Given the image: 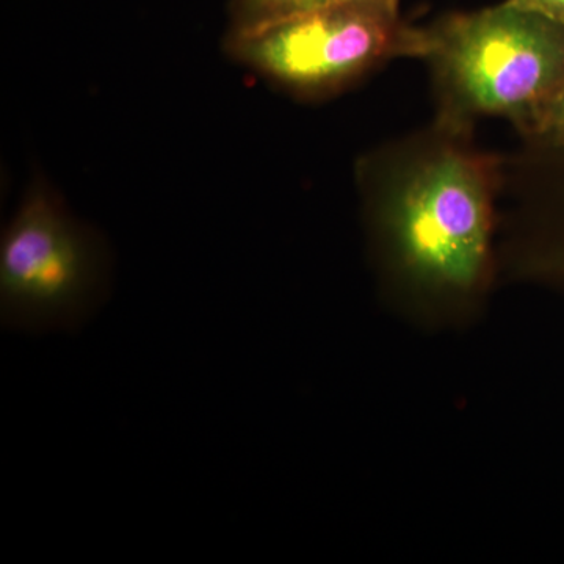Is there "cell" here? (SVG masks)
I'll return each mask as SVG.
<instances>
[{"instance_id":"cell-3","label":"cell","mask_w":564,"mask_h":564,"mask_svg":"<svg viewBox=\"0 0 564 564\" xmlns=\"http://www.w3.org/2000/svg\"><path fill=\"white\" fill-rule=\"evenodd\" d=\"M113 256L104 234L33 173L0 240V322L11 332H79L106 303Z\"/></svg>"},{"instance_id":"cell-6","label":"cell","mask_w":564,"mask_h":564,"mask_svg":"<svg viewBox=\"0 0 564 564\" xmlns=\"http://www.w3.org/2000/svg\"><path fill=\"white\" fill-rule=\"evenodd\" d=\"M514 131L522 147L564 151V88Z\"/></svg>"},{"instance_id":"cell-5","label":"cell","mask_w":564,"mask_h":564,"mask_svg":"<svg viewBox=\"0 0 564 564\" xmlns=\"http://www.w3.org/2000/svg\"><path fill=\"white\" fill-rule=\"evenodd\" d=\"M359 0H228V28L250 29L304 13Z\"/></svg>"},{"instance_id":"cell-1","label":"cell","mask_w":564,"mask_h":564,"mask_svg":"<svg viewBox=\"0 0 564 564\" xmlns=\"http://www.w3.org/2000/svg\"><path fill=\"white\" fill-rule=\"evenodd\" d=\"M475 129L433 118L355 163L375 269L393 292L440 313L485 299L499 267L505 155Z\"/></svg>"},{"instance_id":"cell-4","label":"cell","mask_w":564,"mask_h":564,"mask_svg":"<svg viewBox=\"0 0 564 564\" xmlns=\"http://www.w3.org/2000/svg\"><path fill=\"white\" fill-rule=\"evenodd\" d=\"M229 61L299 102L337 98L400 58H417L419 25L400 0H359L250 29H226Z\"/></svg>"},{"instance_id":"cell-7","label":"cell","mask_w":564,"mask_h":564,"mask_svg":"<svg viewBox=\"0 0 564 564\" xmlns=\"http://www.w3.org/2000/svg\"><path fill=\"white\" fill-rule=\"evenodd\" d=\"M508 2L564 25V0H508Z\"/></svg>"},{"instance_id":"cell-2","label":"cell","mask_w":564,"mask_h":564,"mask_svg":"<svg viewBox=\"0 0 564 564\" xmlns=\"http://www.w3.org/2000/svg\"><path fill=\"white\" fill-rule=\"evenodd\" d=\"M434 118L475 129L497 118L524 124L564 88V25L503 0L419 25Z\"/></svg>"}]
</instances>
